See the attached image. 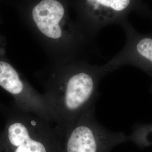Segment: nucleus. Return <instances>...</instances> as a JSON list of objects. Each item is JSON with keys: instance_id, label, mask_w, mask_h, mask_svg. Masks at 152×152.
Masks as SVG:
<instances>
[{"instance_id": "3", "label": "nucleus", "mask_w": 152, "mask_h": 152, "mask_svg": "<svg viewBox=\"0 0 152 152\" xmlns=\"http://www.w3.org/2000/svg\"><path fill=\"white\" fill-rule=\"evenodd\" d=\"M0 86L14 97L18 108L54 125V115L44 95L23 79L10 64L3 60H0Z\"/></svg>"}, {"instance_id": "7", "label": "nucleus", "mask_w": 152, "mask_h": 152, "mask_svg": "<svg viewBox=\"0 0 152 152\" xmlns=\"http://www.w3.org/2000/svg\"><path fill=\"white\" fill-rule=\"evenodd\" d=\"M87 5L93 11H122L130 3V0H86Z\"/></svg>"}, {"instance_id": "5", "label": "nucleus", "mask_w": 152, "mask_h": 152, "mask_svg": "<svg viewBox=\"0 0 152 152\" xmlns=\"http://www.w3.org/2000/svg\"><path fill=\"white\" fill-rule=\"evenodd\" d=\"M65 8L58 0H41L32 11V19L41 33L55 43L63 41Z\"/></svg>"}, {"instance_id": "6", "label": "nucleus", "mask_w": 152, "mask_h": 152, "mask_svg": "<svg viewBox=\"0 0 152 152\" xmlns=\"http://www.w3.org/2000/svg\"><path fill=\"white\" fill-rule=\"evenodd\" d=\"M125 63L136 64L144 69L152 77V38H141L133 44L124 54L106 66L109 72Z\"/></svg>"}, {"instance_id": "4", "label": "nucleus", "mask_w": 152, "mask_h": 152, "mask_svg": "<svg viewBox=\"0 0 152 152\" xmlns=\"http://www.w3.org/2000/svg\"><path fill=\"white\" fill-rule=\"evenodd\" d=\"M64 137L66 152H99L105 143L123 136L109 131L98 122L94 105L81 114Z\"/></svg>"}, {"instance_id": "2", "label": "nucleus", "mask_w": 152, "mask_h": 152, "mask_svg": "<svg viewBox=\"0 0 152 152\" xmlns=\"http://www.w3.org/2000/svg\"><path fill=\"white\" fill-rule=\"evenodd\" d=\"M58 136L60 135L53 124L17 107L5 131V142L12 152H49L48 142Z\"/></svg>"}, {"instance_id": "1", "label": "nucleus", "mask_w": 152, "mask_h": 152, "mask_svg": "<svg viewBox=\"0 0 152 152\" xmlns=\"http://www.w3.org/2000/svg\"><path fill=\"white\" fill-rule=\"evenodd\" d=\"M105 74L104 68L69 65L39 81L60 136H65L81 114L95 105L99 83Z\"/></svg>"}, {"instance_id": "8", "label": "nucleus", "mask_w": 152, "mask_h": 152, "mask_svg": "<svg viewBox=\"0 0 152 152\" xmlns=\"http://www.w3.org/2000/svg\"><path fill=\"white\" fill-rule=\"evenodd\" d=\"M134 134L137 137L149 138L152 137V124H136L134 127Z\"/></svg>"}]
</instances>
